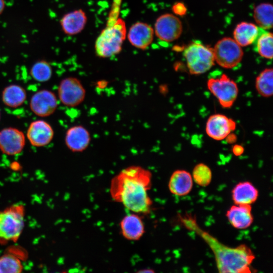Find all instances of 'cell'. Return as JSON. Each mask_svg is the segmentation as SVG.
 Segmentation results:
<instances>
[{"label": "cell", "instance_id": "6da1fadb", "mask_svg": "<svg viewBox=\"0 0 273 273\" xmlns=\"http://www.w3.org/2000/svg\"><path fill=\"white\" fill-rule=\"evenodd\" d=\"M152 173L139 165H131L114 176L110 187L112 199L137 214H147L152 201L148 194L152 185Z\"/></svg>", "mask_w": 273, "mask_h": 273}, {"label": "cell", "instance_id": "7a4b0ae2", "mask_svg": "<svg viewBox=\"0 0 273 273\" xmlns=\"http://www.w3.org/2000/svg\"><path fill=\"white\" fill-rule=\"evenodd\" d=\"M187 229L196 232L208 244L214 254L217 268L220 272H251V264L255 258L252 250L246 245L231 247L222 244L198 226L191 216H180Z\"/></svg>", "mask_w": 273, "mask_h": 273}, {"label": "cell", "instance_id": "3957f363", "mask_svg": "<svg viewBox=\"0 0 273 273\" xmlns=\"http://www.w3.org/2000/svg\"><path fill=\"white\" fill-rule=\"evenodd\" d=\"M124 21L119 18L108 24L97 37L95 44L96 55L102 58H110L119 54L126 37Z\"/></svg>", "mask_w": 273, "mask_h": 273}, {"label": "cell", "instance_id": "277c9868", "mask_svg": "<svg viewBox=\"0 0 273 273\" xmlns=\"http://www.w3.org/2000/svg\"><path fill=\"white\" fill-rule=\"evenodd\" d=\"M25 207L13 204L0 211V244L16 242L24 226Z\"/></svg>", "mask_w": 273, "mask_h": 273}, {"label": "cell", "instance_id": "5b68a950", "mask_svg": "<svg viewBox=\"0 0 273 273\" xmlns=\"http://www.w3.org/2000/svg\"><path fill=\"white\" fill-rule=\"evenodd\" d=\"M184 56L189 72L193 75L206 72L215 62L213 48L197 41L186 48Z\"/></svg>", "mask_w": 273, "mask_h": 273}, {"label": "cell", "instance_id": "8992f818", "mask_svg": "<svg viewBox=\"0 0 273 273\" xmlns=\"http://www.w3.org/2000/svg\"><path fill=\"white\" fill-rule=\"evenodd\" d=\"M213 49L215 62L224 68L231 69L237 66L243 57L241 47L231 37L219 39Z\"/></svg>", "mask_w": 273, "mask_h": 273}, {"label": "cell", "instance_id": "52a82bcc", "mask_svg": "<svg viewBox=\"0 0 273 273\" xmlns=\"http://www.w3.org/2000/svg\"><path fill=\"white\" fill-rule=\"evenodd\" d=\"M207 86L223 108H231L238 97L237 84L225 74L218 78L209 79Z\"/></svg>", "mask_w": 273, "mask_h": 273}, {"label": "cell", "instance_id": "ba28073f", "mask_svg": "<svg viewBox=\"0 0 273 273\" xmlns=\"http://www.w3.org/2000/svg\"><path fill=\"white\" fill-rule=\"evenodd\" d=\"M86 90L79 79L68 77L61 80L58 87V96L61 102L67 107L79 105L85 99Z\"/></svg>", "mask_w": 273, "mask_h": 273}, {"label": "cell", "instance_id": "9c48e42d", "mask_svg": "<svg viewBox=\"0 0 273 273\" xmlns=\"http://www.w3.org/2000/svg\"><path fill=\"white\" fill-rule=\"evenodd\" d=\"M154 33L161 40L171 42L178 39L183 32V24L175 15L166 13L160 15L154 24Z\"/></svg>", "mask_w": 273, "mask_h": 273}, {"label": "cell", "instance_id": "30bf717a", "mask_svg": "<svg viewBox=\"0 0 273 273\" xmlns=\"http://www.w3.org/2000/svg\"><path fill=\"white\" fill-rule=\"evenodd\" d=\"M236 128V123L232 119L222 114L211 115L205 126L207 134L216 141L223 140Z\"/></svg>", "mask_w": 273, "mask_h": 273}, {"label": "cell", "instance_id": "8fae6325", "mask_svg": "<svg viewBox=\"0 0 273 273\" xmlns=\"http://www.w3.org/2000/svg\"><path fill=\"white\" fill-rule=\"evenodd\" d=\"M29 105L34 114L44 117L54 113L58 106V100L52 92L42 89L36 92L32 96Z\"/></svg>", "mask_w": 273, "mask_h": 273}, {"label": "cell", "instance_id": "7c38bea8", "mask_svg": "<svg viewBox=\"0 0 273 273\" xmlns=\"http://www.w3.org/2000/svg\"><path fill=\"white\" fill-rule=\"evenodd\" d=\"M25 144L24 133L16 128L7 127L0 131V150L8 155L20 153Z\"/></svg>", "mask_w": 273, "mask_h": 273}, {"label": "cell", "instance_id": "4fadbf2b", "mask_svg": "<svg viewBox=\"0 0 273 273\" xmlns=\"http://www.w3.org/2000/svg\"><path fill=\"white\" fill-rule=\"evenodd\" d=\"M154 35V28L143 22H137L132 24L126 34L129 43L132 46L143 50L147 49L152 43Z\"/></svg>", "mask_w": 273, "mask_h": 273}, {"label": "cell", "instance_id": "5bb4252c", "mask_svg": "<svg viewBox=\"0 0 273 273\" xmlns=\"http://www.w3.org/2000/svg\"><path fill=\"white\" fill-rule=\"evenodd\" d=\"M54 134L51 125L42 120L32 122L27 131V138L30 143L38 147L48 145L53 140Z\"/></svg>", "mask_w": 273, "mask_h": 273}, {"label": "cell", "instance_id": "9a60e30c", "mask_svg": "<svg viewBox=\"0 0 273 273\" xmlns=\"http://www.w3.org/2000/svg\"><path fill=\"white\" fill-rule=\"evenodd\" d=\"M91 141L89 131L82 125H74L66 132L65 142L67 147L73 152H81L85 150Z\"/></svg>", "mask_w": 273, "mask_h": 273}, {"label": "cell", "instance_id": "2e32d148", "mask_svg": "<svg viewBox=\"0 0 273 273\" xmlns=\"http://www.w3.org/2000/svg\"><path fill=\"white\" fill-rule=\"evenodd\" d=\"M87 20L85 12L82 9H77L64 15L60 24L65 34L72 36L80 33L84 29Z\"/></svg>", "mask_w": 273, "mask_h": 273}, {"label": "cell", "instance_id": "e0dca14e", "mask_svg": "<svg viewBox=\"0 0 273 273\" xmlns=\"http://www.w3.org/2000/svg\"><path fill=\"white\" fill-rule=\"evenodd\" d=\"M122 236L129 241L140 240L145 233V225L139 214L130 213L124 216L120 222Z\"/></svg>", "mask_w": 273, "mask_h": 273}, {"label": "cell", "instance_id": "ac0fdd59", "mask_svg": "<svg viewBox=\"0 0 273 273\" xmlns=\"http://www.w3.org/2000/svg\"><path fill=\"white\" fill-rule=\"evenodd\" d=\"M251 209L250 205L235 204L227 211L226 216L234 228L240 230L246 229L253 221Z\"/></svg>", "mask_w": 273, "mask_h": 273}, {"label": "cell", "instance_id": "d6986e66", "mask_svg": "<svg viewBox=\"0 0 273 273\" xmlns=\"http://www.w3.org/2000/svg\"><path fill=\"white\" fill-rule=\"evenodd\" d=\"M193 186V180L191 173L181 169L176 170L172 173L168 184L171 193L177 196L188 195Z\"/></svg>", "mask_w": 273, "mask_h": 273}, {"label": "cell", "instance_id": "ffe728a7", "mask_svg": "<svg viewBox=\"0 0 273 273\" xmlns=\"http://www.w3.org/2000/svg\"><path fill=\"white\" fill-rule=\"evenodd\" d=\"M232 199L235 204L251 205L257 199L258 191L249 181L237 184L232 192Z\"/></svg>", "mask_w": 273, "mask_h": 273}, {"label": "cell", "instance_id": "44dd1931", "mask_svg": "<svg viewBox=\"0 0 273 273\" xmlns=\"http://www.w3.org/2000/svg\"><path fill=\"white\" fill-rule=\"evenodd\" d=\"M260 32L259 28L255 24L242 22L236 26L233 32V39L241 47H246L255 41Z\"/></svg>", "mask_w": 273, "mask_h": 273}, {"label": "cell", "instance_id": "7402d4cb", "mask_svg": "<svg viewBox=\"0 0 273 273\" xmlns=\"http://www.w3.org/2000/svg\"><path fill=\"white\" fill-rule=\"evenodd\" d=\"M26 92L22 86L17 84L10 85L2 93V101L4 104L11 108L21 106L26 99Z\"/></svg>", "mask_w": 273, "mask_h": 273}, {"label": "cell", "instance_id": "603a6c76", "mask_svg": "<svg viewBox=\"0 0 273 273\" xmlns=\"http://www.w3.org/2000/svg\"><path fill=\"white\" fill-rule=\"evenodd\" d=\"M273 8L271 4L263 3L255 7L253 17L258 25L263 29L268 30L272 26Z\"/></svg>", "mask_w": 273, "mask_h": 273}, {"label": "cell", "instance_id": "cb8c5ba5", "mask_svg": "<svg viewBox=\"0 0 273 273\" xmlns=\"http://www.w3.org/2000/svg\"><path fill=\"white\" fill-rule=\"evenodd\" d=\"M255 88L261 96L268 98L273 93V70L272 68H266L257 76L255 80Z\"/></svg>", "mask_w": 273, "mask_h": 273}, {"label": "cell", "instance_id": "d4e9b609", "mask_svg": "<svg viewBox=\"0 0 273 273\" xmlns=\"http://www.w3.org/2000/svg\"><path fill=\"white\" fill-rule=\"evenodd\" d=\"M22 270L23 265L18 256L9 252L0 256V273H20Z\"/></svg>", "mask_w": 273, "mask_h": 273}, {"label": "cell", "instance_id": "484cf974", "mask_svg": "<svg viewBox=\"0 0 273 273\" xmlns=\"http://www.w3.org/2000/svg\"><path fill=\"white\" fill-rule=\"evenodd\" d=\"M256 50L262 57L271 59L273 52V36L272 33L268 31L259 33L256 40Z\"/></svg>", "mask_w": 273, "mask_h": 273}, {"label": "cell", "instance_id": "4316f807", "mask_svg": "<svg viewBox=\"0 0 273 273\" xmlns=\"http://www.w3.org/2000/svg\"><path fill=\"white\" fill-rule=\"evenodd\" d=\"M52 72L51 65L44 60H40L35 62L30 70L31 77L38 82H46L50 80Z\"/></svg>", "mask_w": 273, "mask_h": 273}, {"label": "cell", "instance_id": "83f0119b", "mask_svg": "<svg viewBox=\"0 0 273 273\" xmlns=\"http://www.w3.org/2000/svg\"><path fill=\"white\" fill-rule=\"evenodd\" d=\"M192 176L196 184L201 187H206L212 180V171L207 165L201 163L194 167Z\"/></svg>", "mask_w": 273, "mask_h": 273}, {"label": "cell", "instance_id": "f1b7e54d", "mask_svg": "<svg viewBox=\"0 0 273 273\" xmlns=\"http://www.w3.org/2000/svg\"><path fill=\"white\" fill-rule=\"evenodd\" d=\"M172 11L176 16H184L187 13V8L184 3L178 2L172 6Z\"/></svg>", "mask_w": 273, "mask_h": 273}, {"label": "cell", "instance_id": "f546056e", "mask_svg": "<svg viewBox=\"0 0 273 273\" xmlns=\"http://www.w3.org/2000/svg\"><path fill=\"white\" fill-rule=\"evenodd\" d=\"M244 148L239 145H235L233 147V153L236 156H240L242 155L244 152Z\"/></svg>", "mask_w": 273, "mask_h": 273}, {"label": "cell", "instance_id": "4dcf8cb0", "mask_svg": "<svg viewBox=\"0 0 273 273\" xmlns=\"http://www.w3.org/2000/svg\"><path fill=\"white\" fill-rule=\"evenodd\" d=\"M5 6V0H0V15L3 13Z\"/></svg>", "mask_w": 273, "mask_h": 273}, {"label": "cell", "instance_id": "1f68e13d", "mask_svg": "<svg viewBox=\"0 0 273 273\" xmlns=\"http://www.w3.org/2000/svg\"><path fill=\"white\" fill-rule=\"evenodd\" d=\"M139 272H154V271L151 269H144L142 270H139L138 271Z\"/></svg>", "mask_w": 273, "mask_h": 273}, {"label": "cell", "instance_id": "d6a6232c", "mask_svg": "<svg viewBox=\"0 0 273 273\" xmlns=\"http://www.w3.org/2000/svg\"><path fill=\"white\" fill-rule=\"evenodd\" d=\"M0 117H1V114H0Z\"/></svg>", "mask_w": 273, "mask_h": 273}]
</instances>
